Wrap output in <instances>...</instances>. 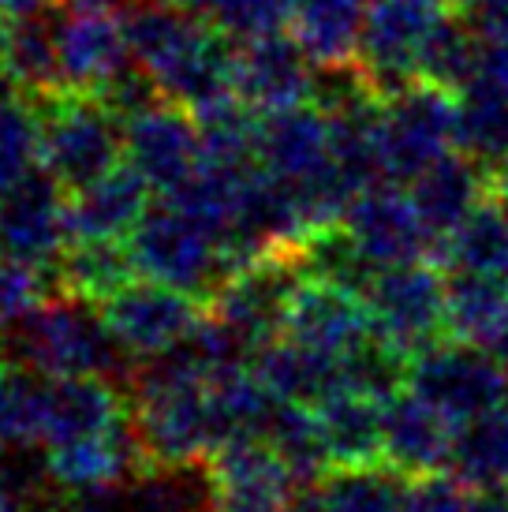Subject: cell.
Masks as SVG:
<instances>
[{
    "label": "cell",
    "mask_w": 508,
    "mask_h": 512,
    "mask_svg": "<svg viewBox=\"0 0 508 512\" xmlns=\"http://www.w3.org/2000/svg\"><path fill=\"white\" fill-rule=\"evenodd\" d=\"M284 337L344 363L374 337V318L359 288L325 281V277H307L292 296V307L284 318Z\"/></svg>",
    "instance_id": "obj_16"
},
{
    "label": "cell",
    "mask_w": 508,
    "mask_h": 512,
    "mask_svg": "<svg viewBox=\"0 0 508 512\" xmlns=\"http://www.w3.org/2000/svg\"><path fill=\"white\" fill-rule=\"evenodd\" d=\"M449 471L467 483L508 486V400L456 427Z\"/></svg>",
    "instance_id": "obj_30"
},
{
    "label": "cell",
    "mask_w": 508,
    "mask_h": 512,
    "mask_svg": "<svg viewBox=\"0 0 508 512\" xmlns=\"http://www.w3.org/2000/svg\"><path fill=\"white\" fill-rule=\"evenodd\" d=\"M438 266L445 273H479L508 281V214L486 199L452 236L438 243Z\"/></svg>",
    "instance_id": "obj_28"
},
{
    "label": "cell",
    "mask_w": 508,
    "mask_h": 512,
    "mask_svg": "<svg viewBox=\"0 0 508 512\" xmlns=\"http://www.w3.org/2000/svg\"><path fill=\"white\" fill-rule=\"evenodd\" d=\"M456 423L438 412L430 400L411 393L408 385L385 400V430H381V460L411 479H426L449 471Z\"/></svg>",
    "instance_id": "obj_18"
},
{
    "label": "cell",
    "mask_w": 508,
    "mask_h": 512,
    "mask_svg": "<svg viewBox=\"0 0 508 512\" xmlns=\"http://www.w3.org/2000/svg\"><path fill=\"white\" fill-rule=\"evenodd\" d=\"M221 512H296L303 483L269 441H240L210 456Z\"/></svg>",
    "instance_id": "obj_17"
},
{
    "label": "cell",
    "mask_w": 508,
    "mask_h": 512,
    "mask_svg": "<svg viewBox=\"0 0 508 512\" xmlns=\"http://www.w3.org/2000/svg\"><path fill=\"white\" fill-rule=\"evenodd\" d=\"M464 0H367V27L359 45V79L389 98L419 83V64L430 38Z\"/></svg>",
    "instance_id": "obj_6"
},
{
    "label": "cell",
    "mask_w": 508,
    "mask_h": 512,
    "mask_svg": "<svg viewBox=\"0 0 508 512\" xmlns=\"http://www.w3.org/2000/svg\"><path fill=\"white\" fill-rule=\"evenodd\" d=\"M408 191L423 214L426 228L441 243L490 199V165L460 146L449 157L434 161L426 172H419L408 184Z\"/></svg>",
    "instance_id": "obj_21"
},
{
    "label": "cell",
    "mask_w": 508,
    "mask_h": 512,
    "mask_svg": "<svg viewBox=\"0 0 508 512\" xmlns=\"http://www.w3.org/2000/svg\"><path fill=\"white\" fill-rule=\"evenodd\" d=\"M490 352H494V359L501 363V370L508 374V326L501 329V337H497V341L490 344Z\"/></svg>",
    "instance_id": "obj_41"
},
{
    "label": "cell",
    "mask_w": 508,
    "mask_h": 512,
    "mask_svg": "<svg viewBox=\"0 0 508 512\" xmlns=\"http://www.w3.org/2000/svg\"><path fill=\"white\" fill-rule=\"evenodd\" d=\"M296 512H415V479L385 460L333 468L303 486Z\"/></svg>",
    "instance_id": "obj_22"
},
{
    "label": "cell",
    "mask_w": 508,
    "mask_h": 512,
    "mask_svg": "<svg viewBox=\"0 0 508 512\" xmlns=\"http://www.w3.org/2000/svg\"><path fill=\"white\" fill-rule=\"evenodd\" d=\"M135 277H139V266L127 240H68L53 266V281L60 292L90 299V303H105Z\"/></svg>",
    "instance_id": "obj_27"
},
{
    "label": "cell",
    "mask_w": 508,
    "mask_h": 512,
    "mask_svg": "<svg viewBox=\"0 0 508 512\" xmlns=\"http://www.w3.org/2000/svg\"><path fill=\"white\" fill-rule=\"evenodd\" d=\"M367 27V0H296L288 30L318 72H352Z\"/></svg>",
    "instance_id": "obj_23"
},
{
    "label": "cell",
    "mask_w": 508,
    "mask_h": 512,
    "mask_svg": "<svg viewBox=\"0 0 508 512\" xmlns=\"http://www.w3.org/2000/svg\"><path fill=\"white\" fill-rule=\"evenodd\" d=\"M4 359L23 370L57 378V374H101V378H131L135 359L124 352L116 333L105 322L101 303L79 296H49L38 311L0 329Z\"/></svg>",
    "instance_id": "obj_1"
},
{
    "label": "cell",
    "mask_w": 508,
    "mask_h": 512,
    "mask_svg": "<svg viewBox=\"0 0 508 512\" xmlns=\"http://www.w3.org/2000/svg\"><path fill=\"white\" fill-rule=\"evenodd\" d=\"M42 456L49 483L57 486L60 494L94 490V486H127L139 475L142 464L150 460L139 438V427H135V415L120 419L105 434L71 441L60 449H45Z\"/></svg>",
    "instance_id": "obj_19"
},
{
    "label": "cell",
    "mask_w": 508,
    "mask_h": 512,
    "mask_svg": "<svg viewBox=\"0 0 508 512\" xmlns=\"http://www.w3.org/2000/svg\"><path fill=\"white\" fill-rule=\"evenodd\" d=\"M68 240V191L42 165L0 195V255L53 270Z\"/></svg>",
    "instance_id": "obj_14"
},
{
    "label": "cell",
    "mask_w": 508,
    "mask_h": 512,
    "mask_svg": "<svg viewBox=\"0 0 508 512\" xmlns=\"http://www.w3.org/2000/svg\"><path fill=\"white\" fill-rule=\"evenodd\" d=\"M311 408L318 415L333 468L378 464L381 430H385V397H374L363 389H337Z\"/></svg>",
    "instance_id": "obj_24"
},
{
    "label": "cell",
    "mask_w": 508,
    "mask_h": 512,
    "mask_svg": "<svg viewBox=\"0 0 508 512\" xmlns=\"http://www.w3.org/2000/svg\"><path fill=\"white\" fill-rule=\"evenodd\" d=\"M60 0H0V19H27V15L53 12Z\"/></svg>",
    "instance_id": "obj_39"
},
{
    "label": "cell",
    "mask_w": 508,
    "mask_h": 512,
    "mask_svg": "<svg viewBox=\"0 0 508 512\" xmlns=\"http://www.w3.org/2000/svg\"><path fill=\"white\" fill-rule=\"evenodd\" d=\"M60 512H131L127 486H94L60 494Z\"/></svg>",
    "instance_id": "obj_38"
},
{
    "label": "cell",
    "mask_w": 508,
    "mask_h": 512,
    "mask_svg": "<svg viewBox=\"0 0 508 512\" xmlns=\"http://www.w3.org/2000/svg\"><path fill=\"white\" fill-rule=\"evenodd\" d=\"M49 270L23 262V258L0 255V329L23 322L49 299Z\"/></svg>",
    "instance_id": "obj_36"
},
{
    "label": "cell",
    "mask_w": 508,
    "mask_h": 512,
    "mask_svg": "<svg viewBox=\"0 0 508 512\" xmlns=\"http://www.w3.org/2000/svg\"><path fill=\"white\" fill-rule=\"evenodd\" d=\"M415 512H508V486L467 483L456 471L415 479Z\"/></svg>",
    "instance_id": "obj_35"
},
{
    "label": "cell",
    "mask_w": 508,
    "mask_h": 512,
    "mask_svg": "<svg viewBox=\"0 0 508 512\" xmlns=\"http://www.w3.org/2000/svg\"><path fill=\"white\" fill-rule=\"evenodd\" d=\"M307 277L311 273L299 262V247L296 251H269V255L240 266L236 273H228L225 281L213 288L206 307L258 352L266 341L284 333L292 296Z\"/></svg>",
    "instance_id": "obj_9"
},
{
    "label": "cell",
    "mask_w": 508,
    "mask_h": 512,
    "mask_svg": "<svg viewBox=\"0 0 508 512\" xmlns=\"http://www.w3.org/2000/svg\"><path fill=\"white\" fill-rule=\"evenodd\" d=\"M150 202L154 187L146 184V176L131 161H120L94 184L68 195L71 240H127Z\"/></svg>",
    "instance_id": "obj_20"
},
{
    "label": "cell",
    "mask_w": 508,
    "mask_h": 512,
    "mask_svg": "<svg viewBox=\"0 0 508 512\" xmlns=\"http://www.w3.org/2000/svg\"><path fill=\"white\" fill-rule=\"evenodd\" d=\"M127 247L142 277L184 288L198 299H210L228 277L225 232L176 195H157L150 202L127 236Z\"/></svg>",
    "instance_id": "obj_2"
},
{
    "label": "cell",
    "mask_w": 508,
    "mask_h": 512,
    "mask_svg": "<svg viewBox=\"0 0 508 512\" xmlns=\"http://www.w3.org/2000/svg\"><path fill=\"white\" fill-rule=\"evenodd\" d=\"M0 64L30 101L49 98L64 86L53 12L27 19H0Z\"/></svg>",
    "instance_id": "obj_26"
},
{
    "label": "cell",
    "mask_w": 508,
    "mask_h": 512,
    "mask_svg": "<svg viewBox=\"0 0 508 512\" xmlns=\"http://www.w3.org/2000/svg\"><path fill=\"white\" fill-rule=\"evenodd\" d=\"M101 311L127 356L146 359L184 344L206 318V299L139 273L131 285L105 299Z\"/></svg>",
    "instance_id": "obj_11"
},
{
    "label": "cell",
    "mask_w": 508,
    "mask_h": 512,
    "mask_svg": "<svg viewBox=\"0 0 508 512\" xmlns=\"http://www.w3.org/2000/svg\"><path fill=\"white\" fill-rule=\"evenodd\" d=\"M27 445V370L0 356V453Z\"/></svg>",
    "instance_id": "obj_37"
},
{
    "label": "cell",
    "mask_w": 508,
    "mask_h": 512,
    "mask_svg": "<svg viewBox=\"0 0 508 512\" xmlns=\"http://www.w3.org/2000/svg\"><path fill=\"white\" fill-rule=\"evenodd\" d=\"M184 4L217 30H225L228 38L243 42L254 34L288 27L296 0H184Z\"/></svg>",
    "instance_id": "obj_34"
},
{
    "label": "cell",
    "mask_w": 508,
    "mask_h": 512,
    "mask_svg": "<svg viewBox=\"0 0 508 512\" xmlns=\"http://www.w3.org/2000/svg\"><path fill=\"white\" fill-rule=\"evenodd\" d=\"M60 45V72L68 90L101 94L116 75L127 72L135 57L127 45L124 12L116 8H83V4H57L53 8Z\"/></svg>",
    "instance_id": "obj_15"
},
{
    "label": "cell",
    "mask_w": 508,
    "mask_h": 512,
    "mask_svg": "<svg viewBox=\"0 0 508 512\" xmlns=\"http://www.w3.org/2000/svg\"><path fill=\"white\" fill-rule=\"evenodd\" d=\"M404 385L449 415L456 427L508 400V374L494 352L456 337H445L411 356Z\"/></svg>",
    "instance_id": "obj_8"
},
{
    "label": "cell",
    "mask_w": 508,
    "mask_h": 512,
    "mask_svg": "<svg viewBox=\"0 0 508 512\" xmlns=\"http://www.w3.org/2000/svg\"><path fill=\"white\" fill-rule=\"evenodd\" d=\"M460 146L486 165L508 157V86L475 79L460 90Z\"/></svg>",
    "instance_id": "obj_32"
},
{
    "label": "cell",
    "mask_w": 508,
    "mask_h": 512,
    "mask_svg": "<svg viewBox=\"0 0 508 512\" xmlns=\"http://www.w3.org/2000/svg\"><path fill=\"white\" fill-rule=\"evenodd\" d=\"M42 169L64 191L94 184L124 161V116L90 90H57L34 101Z\"/></svg>",
    "instance_id": "obj_3"
},
{
    "label": "cell",
    "mask_w": 508,
    "mask_h": 512,
    "mask_svg": "<svg viewBox=\"0 0 508 512\" xmlns=\"http://www.w3.org/2000/svg\"><path fill=\"white\" fill-rule=\"evenodd\" d=\"M38 165H42V150H38V109H34V101H4L0 105V195Z\"/></svg>",
    "instance_id": "obj_33"
},
{
    "label": "cell",
    "mask_w": 508,
    "mask_h": 512,
    "mask_svg": "<svg viewBox=\"0 0 508 512\" xmlns=\"http://www.w3.org/2000/svg\"><path fill=\"white\" fill-rule=\"evenodd\" d=\"M131 512H221L213 460H146L127 483Z\"/></svg>",
    "instance_id": "obj_25"
},
{
    "label": "cell",
    "mask_w": 508,
    "mask_h": 512,
    "mask_svg": "<svg viewBox=\"0 0 508 512\" xmlns=\"http://www.w3.org/2000/svg\"><path fill=\"white\" fill-rule=\"evenodd\" d=\"M490 199L508 214V157H501L497 165H490Z\"/></svg>",
    "instance_id": "obj_40"
},
{
    "label": "cell",
    "mask_w": 508,
    "mask_h": 512,
    "mask_svg": "<svg viewBox=\"0 0 508 512\" xmlns=\"http://www.w3.org/2000/svg\"><path fill=\"white\" fill-rule=\"evenodd\" d=\"M266 441L303 486H314L325 471H333V460H329L322 427H318V415H314L311 404H288V400H281L277 412H273Z\"/></svg>",
    "instance_id": "obj_31"
},
{
    "label": "cell",
    "mask_w": 508,
    "mask_h": 512,
    "mask_svg": "<svg viewBox=\"0 0 508 512\" xmlns=\"http://www.w3.org/2000/svg\"><path fill=\"white\" fill-rule=\"evenodd\" d=\"M363 299L374 318V333L400 356H419L423 348L449 337V277L434 258L378 266L363 285Z\"/></svg>",
    "instance_id": "obj_5"
},
{
    "label": "cell",
    "mask_w": 508,
    "mask_h": 512,
    "mask_svg": "<svg viewBox=\"0 0 508 512\" xmlns=\"http://www.w3.org/2000/svg\"><path fill=\"white\" fill-rule=\"evenodd\" d=\"M236 98L247 101L258 116L311 105L318 98V68L292 30L243 38L236 53Z\"/></svg>",
    "instance_id": "obj_13"
},
{
    "label": "cell",
    "mask_w": 508,
    "mask_h": 512,
    "mask_svg": "<svg viewBox=\"0 0 508 512\" xmlns=\"http://www.w3.org/2000/svg\"><path fill=\"white\" fill-rule=\"evenodd\" d=\"M460 150V94L434 83H411L381 98L378 169L381 180L411 184L434 161Z\"/></svg>",
    "instance_id": "obj_4"
},
{
    "label": "cell",
    "mask_w": 508,
    "mask_h": 512,
    "mask_svg": "<svg viewBox=\"0 0 508 512\" xmlns=\"http://www.w3.org/2000/svg\"><path fill=\"white\" fill-rule=\"evenodd\" d=\"M124 161L146 176L154 195H172L202 165V135L195 113L176 101H157L124 120Z\"/></svg>",
    "instance_id": "obj_12"
},
{
    "label": "cell",
    "mask_w": 508,
    "mask_h": 512,
    "mask_svg": "<svg viewBox=\"0 0 508 512\" xmlns=\"http://www.w3.org/2000/svg\"><path fill=\"white\" fill-rule=\"evenodd\" d=\"M131 415L127 389L101 374H57L27 370V445L60 449L94 438Z\"/></svg>",
    "instance_id": "obj_7"
},
{
    "label": "cell",
    "mask_w": 508,
    "mask_h": 512,
    "mask_svg": "<svg viewBox=\"0 0 508 512\" xmlns=\"http://www.w3.org/2000/svg\"><path fill=\"white\" fill-rule=\"evenodd\" d=\"M340 228L348 232L355 251L367 258L370 270L396 266V262H419V258L438 262V240L426 228L408 184H393V180L367 184L344 210Z\"/></svg>",
    "instance_id": "obj_10"
},
{
    "label": "cell",
    "mask_w": 508,
    "mask_h": 512,
    "mask_svg": "<svg viewBox=\"0 0 508 512\" xmlns=\"http://www.w3.org/2000/svg\"><path fill=\"white\" fill-rule=\"evenodd\" d=\"M449 277V337L467 344H490L508 326V281L501 277H479V273H445Z\"/></svg>",
    "instance_id": "obj_29"
}]
</instances>
